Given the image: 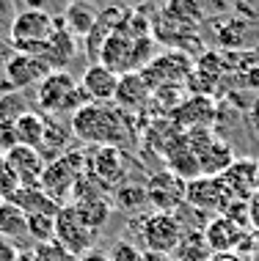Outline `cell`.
Segmentation results:
<instances>
[{
  "label": "cell",
  "mask_w": 259,
  "mask_h": 261,
  "mask_svg": "<svg viewBox=\"0 0 259 261\" xmlns=\"http://www.w3.org/2000/svg\"><path fill=\"white\" fill-rule=\"evenodd\" d=\"M213 250H209L207 239H204V231L201 228H193V231H185L174 250V261H209Z\"/></svg>",
  "instance_id": "26"
},
{
  "label": "cell",
  "mask_w": 259,
  "mask_h": 261,
  "mask_svg": "<svg viewBox=\"0 0 259 261\" xmlns=\"http://www.w3.org/2000/svg\"><path fill=\"white\" fill-rule=\"evenodd\" d=\"M185 140L191 146V151L199 157L201 176H221L237 160L232 146L215 135L213 129H191V132H185Z\"/></svg>",
  "instance_id": "6"
},
{
  "label": "cell",
  "mask_w": 259,
  "mask_h": 261,
  "mask_svg": "<svg viewBox=\"0 0 259 261\" xmlns=\"http://www.w3.org/2000/svg\"><path fill=\"white\" fill-rule=\"evenodd\" d=\"M149 99H152V91H149V86L144 83L141 72H138V74H122V77H119V88H116L113 105H116L122 113H127V116H132V113H141V110H146Z\"/></svg>",
  "instance_id": "18"
},
{
  "label": "cell",
  "mask_w": 259,
  "mask_h": 261,
  "mask_svg": "<svg viewBox=\"0 0 259 261\" xmlns=\"http://www.w3.org/2000/svg\"><path fill=\"white\" fill-rule=\"evenodd\" d=\"M0 237L11 239V242L28 237V217L11 201H3V198H0Z\"/></svg>",
  "instance_id": "27"
},
{
  "label": "cell",
  "mask_w": 259,
  "mask_h": 261,
  "mask_svg": "<svg viewBox=\"0 0 259 261\" xmlns=\"http://www.w3.org/2000/svg\"><path fill=\"white\" fill-rule=\"evenodd\" d=\"M223 187L234 201H251L259 193V165L256 157H237L226 171L221 173Z\"/></svg>",
  "instance_id": "12"
},
{
  "label": "cell",
  "mask_w": 259,
  "mask_h": 261,
  "mask_svg": "<svg viewBox=\"0 0 259 261\" xmlns=\"http://www.w3.org/2000/svg\"><path fill=\"white\" fill-rule=\"evenodd\" d=\"M86 176L94 179L105 193H113L127 181V154L113 146L86 149Z\"/></svg>",
  "instance_id": "7"
},
{
  "label": "cell",
  "mask_w": 259,
  "mask_h": 261,
  "mask_svg": "<svg viewBox=\"0 0 259 261\" xmlns=\"http://www.w3.org/2000/svg\"><path fill=\"white\" fill-rule=\"evenodd\" d=\"M182 138H185V129H182L174 118H166V116H157L144 132L146 146H149L152 151H157L160 157H166L174 146L182 143Z\"/></svg>",
  "instance_id": "20"
},
{
  "label": "cell",
  "mask_w": 259,
  "mask_h": 261,
  "mask_svg": "<svg viewBox=\"0 0 259 261\" xmlns=\"http://www.w3.org/2000/svg\"><path fill=\"white\" fill-rule=\"evenodd\" d=\"M248 206H251V228L259 231V193L248 201Z\"/></svg>",
  "instance_id": "39"
},
{
  "label": "cell",
  "mask_w": 259,
  "mask_h": 261,
  "mask_svg": "<svg viewBox=\"0 0 259 261\" xmlns=\"http://www.w3.org/2000/svg\"><path fill=\"white\" fill-rule=\"evenodd\" d=\"M75 53H78V39H75L72 33L66 31L64 22H61V17H58L55 33L50 36V41H47V44L41 47L39 58L44 61L47 66L53 69V72H64V66L75 58Z\"/></svg>",
  "instance_id": "19"
},
{
  "label": "cell",
  "mask_w": 259,
  "mask_h": 261,
  "mask_svg": "<svg viewBox=\"0 0 259 261\" xmlns=\"http://www.w3.org/2000/svg\"><path fill=\"white\" fill-rule=\"evenodd\" d=\"M11 203H14L19 212H22L25 217H31V215L55 217V215H58V209H61L58 203H55L41 187H19L17 193L11 195Z\"/></svg>",
  "instance_id": "21"
},
{
  "label": "cell",
  "mask_w": 259,
  "mask_h": 261,
  "mask_svg": "<svg viewBox=\"0 0 259 261\" xmlns=\"http://www.w3.org/2000/svg\"><path fill=\"white\" fill-rule=\"evenodd\" d=\"M33 261H78L69 250H64L58 242H41V245H33Z\"/></svg>",
  "instance_id": "32"
},
{
  "label": "cell",
  "mask_w": 259,
  "mask_h": 261,
  "mask_svg": "<svg viewBox=\"0 0 259 261\" xmlns=\"http://www.w3.org/2000/svg\"><path fill=\"white\" fill-rule=\"evenodd\" d=\"M50 72H53V69L47 66L39 55L11 53V58H9V83H11V91H28V88L36 91V86Z\"/></svg>",
  "instance_id": "15"
},
{
  "label": "cell",
  "mask_w": 259,
  "mask_h": 261,
  "mask_svg": "<svg viewBox=\"0 0 259 261\" xmlns=\"http://www.w3.org/2000/svg\"><path fill=\"white\" fill-rule=\"evenodd\" d=\"M94 239L97 231H91L86 223L78 217L75 206H61L58 215H55V242L64 250H69L75 258H80L83 253L94 250Z\"/></svg>",
  "instance_id": "9"
},
{
  "label": "cell",
  "mask_w": 259,
  "mask_h": 261,
  "mask_svg": "<svg viewBox=\"0 0 259 261\" xmlns=\"http://www.w3.org/2000/svg\"><path fill=\"white\" fill-rule=\"evenodd\" d=\"M116 88H119V74L110 72L108 66H102V63H88L80 77V91L86 96V102L110 105L116 96Z\"/></svg>",
  "instance_id": "14"
},
{
  "label": "cell",
  "mask_w": 259,
  "mask_h": 261,
  "mask_svg": "<svg viewBox=\"0 0 259 261\" xmlns=\"http://www.w3.org/2000/svg\"><path fill=\"white\" fill-rule=\"evenodd\" d=\"M78 261H110V256L108 253H102V250H88V253H83V256L78 258Z\"/></svg>",
  "instance_id": "40"
},
{
  "label": "cell",
  "mask_w": 259,
  "mask_h": 261,
  "mask_svg": "<svg viewBox=\"0 0 259 261\" xmlns=\"http://www.w3.org/2000/svg\"><path fill=\"white\" fill-rule=\"evenodd\" d=\"M97 17H100V11L94 9V6H86V3H72L64 9V17H61V22L69 33H72L75 39H86L91 31H94L97 25Z\"/></svg>",
  "instance_id": "24"
},
{
  "label": "cell",
  "mask_w": 259,
  "mask_h": 261,
  "mask_svg": "<svg viewBox=\"0 0 259 261\" xmlns=\"http://www.w3.org/2000/svg\"><path fill=\"white\" fill-rule=\"evenodd\" d=\"M28 239H33L36 245L53 242V239H55V217L31 215V217H28Z\"/></svg>",
  "instance_id": "30"
},
{
  "label": "cell",
  "mask_w": 259,
  "mask_h": 261,
  "mask_svg": "<svg viewBox=\"0 0 259 261\" xmlns=\"http://www.w3.org/2000/svg\"><path fill=\"white\" fill-rule=\"evenodd\" d=\"M185 185L179 176H174L171 171H157L146 179V198L149 206L163 215H177L179 206L185 203Z\"/></svg>",
  "instance_id": "11"
},
{
  "label": "cell",
  "mask_w": 259,
  "mask_h": 261,
  "mask_svg": "<svg viewBox=\"0 0 259 261\" xmlns=\"http://www.w3.org/2000/svg\"><path fill=\"white\" fill-rule=\"evenodd\" d=\"M110 195H113L116 206L124 212H141L149 203V198H146V185H132V181H124Z\"/></svg>",
  "instance_id": "28"
},
{
  "label": "cell",
  "mask_w": 259,
  "mask_h": 261,
  "mask_svg": "<svg viewBox=\"0 0 259 261\" xmlns=\"http://www.w3.org/2000/svg\"><path fill=\"white\" fill-rule=\"evenodd\" d=\"M69 206H75L78 217L91 231H100L102 225L110 220V212H113V203L108 201V195H88V198L72 201Z\"/></svg>",
  "instance_id": "22"
},
{
  "label": "cell",
  "mask_w": 259,
  "mask_h": 261,
  "mask_svg": "<svg viewBox=\"0 0 259 261\" xmlns=\"http://www.w3.org/2000/svg\"><path fill=\"white\" fill-rule=\"evenodd\" d=\"M14 17H17V9H14L11 3H0V41L11 33Z\"/></svg>",
  "instance_id": "36"
},
{
  "label": "cell",
  "mask_w": 259,
  "mask_h": 261,
  "mask_svg": "<svg viewBox=\"0 0 259 261\" xmlns=\"http://www.w3.org/2000/svg\"><path fill=\"white\" fill-rule=\"evenodd\" d=\"M204 239L209 245V250L213 253H237L243 248V242H246V231H240L232 220H226L223 215H215L209 217V220L204 223Z\"/></svg>",
  "instance_id": "17"
},
{
  "label": "cell",
  "mask_w": 259,
  "mask_h": 261,
  "mask_svg": "<svg viewBox=\"0 0 259 261\" xmlns=\"http://www.w3.org/2000/svg\"><path fill=\"white\" fill-rule=\"evenodd\" d=\"M193 63L196 61L185 50L174 47V50L157 53L155 61L141 72V77H144L146 86H149V91H157L163 86H185L187 77L193 74Z\"/></svg>",
  "instance_id": "8"
},
{
  "label": "cell",
  "mask_w": 259,
  "mask_h": 261,
  "mask_svg": "<svg viewBox=\"0 0 259 261\" xmlns=\"http://www.w3.org/2000/svg\"><path fill=\"white\" fill-rule=\"evenodd\" d=\"M33 102H36V110L47 118H58V116H75L83 105H86V96L80 91V80H75V74L64 72H50L44 80L33 91Z\"/></svg>",
  "instance_id": "2"
},
{
  "label": "cell",
  "mask_w": 259,
  "mask_h": 261,
  "mask_svg": "<svg viewBox=\"0 0 259 261\" xmlns=\"http://www.w3.org/2000/svg\"><path fill=\"white\" fill-rule=\"evenodd\" d=\"M44 126H47V116H41L39 110H28L25 116H19L14 121V132H17L19 146H28V149L39 151L41 138H44Z\"/></svg>",
  "instance_id": "25"
},
{
  "label": "cell",
  "mask_w": 259,
  "mask_h": 261,
  "mask_svg": "<svg viewBox=\"0 0 259 261\" xmlns=\"http://www.w3.org/2000/svg\"><path fill=\"white\" fill-rule=\"evenodd\" d=\"M19 190V181L14 179V173L9 171V165H6V157L0 154V198L3 201H11V195Z\"/></svg>",
  "instance_id": "34"
},
{
  "label": "cell",
  "mask_w": 259,
  "mask_h": 261,
  "mask_svg": "<svg viewBox=\"0 0 259 261\" xmlns=\"http://www.w3.org/2000/svg\"><path fill=\"white\" fill-rule=\"evenodd\" d=\"M223 217H226V220H232L237 228L240 231H254L251 228V206H248V201H229V206L221 212Z\"/></svg>",
  "instance_id": "31"
},
{
  "label": "cell",
  "mask_w": 259,
  "mask_h": 261,
  "mask_svg": "<svg viewBox=\"0 0 259 261\" xmlns=\"http://www.w3.org/2000/svg\"><path fill=\"white\" fill-rule=\"evenodd\" d=\"M72 135L86 143L88 149L97 146H113L124 149L132 140V121L127 113H122L116 105H94L86 102L83 108L72 116Z\"/></svg>",
  "instance_id": "1"
},
{
  "label": "cell",
  "mask_w": 259,
  "mask_h": 261,
  "mask_svg": "<svg viewBox=\"0 0 259 261\" xmlns=\"http://www.w3.org/2000/svg\"><path fill=\"white\" fill-rule=\"evenodd\" d=\"M209 261H246V258H243L240 253H213Z\"/></svg>",
  "instance_id": "41"
},
{
  "label": "cell",
  "mask_w": 259,
  "mask_h": 261,
  "mask_svg": "<svg viewBox=\"0 0 259 261\" xmlns=\"http://www.w3.org/2000/svg\"><path fill=\"white\" fill-rule=\"evenodd\" d=\"M108 256H110V261H141L144 250H138V245L130 242V239H119Z\"/></svg>",
  "instance_id": "33"
},
{
  "label": "cell",
  "mask_w": 259,
  "mask_h": 261,
  "mask_svg": "<svg viewBox=\"0 0 259 261\" xmlns=\"http://www.w3.org/2000/svg\"><path fill=\"white\" fill-rule=\"evenodd\" d=\"M28 110H33V108L28 105L25 91H11V94H3V96H0V121L14 124L19 116H25Z\"/></svg>",
  "instance_id": "29"
},
{
  "label": "cell",
  "mask_w": 259,
  "mask_h": 261,
  "mask_svg": "<svg viewBox=\"0 0 259 261\" xmlns=\"http://www.w3.org/2000/svg\"><path fill=\"white\" fill-rule=\"evenodd\" d=\"M6 165H9V171L14 173V179L19 181V187H39L47 162L36 149L17 146L14 151L6 154Z\"/></svg>",
  "instance_id": "16"
},
{
  "label": "cell",
  "mask_w": 259,
  "mask_h": 261,
  "mask_svg": "<svg viewBox=\"0 0 259 261\" xmlns=\"http://www.w3.org/2000/svg\"><path fill=\"white\" fill-rule=\"evenodd\" d=\"M83 176H86V151L69 149L64 157L47 162L39 187L44 190L58 206H66V203L72 201V193H75V187H78V181Z\"/></svg>",
  "instance_id": "4"
},
{
  "label": "cell",
  "mask_w": 259,
  "mask_h": 261,
  "mask_svg": "<svg viewBox=\"0 0 259 261\" xmlns=\"http://www.w3.org/2000/svg\"><path fill=\"white\" fill-rule=\"evenodd\" d=\"M256 165H259V154H256Z\"/></svg>",
  "instance_id": "43"
},
{
  "label": "cell",
  "mask_w": 259,
  "mask_h": 261,
  "mask_svg": "<svg viewBox=\"0 0 259 261\" xmlns=\"http://www.w3.org/2000/svg\"><path fill=\"white\" fill-rule=\"evenodd\" d=\"M9 58L11 53H6L0 47V96L3 94H11V83H9Z\"/></svg>",
  "instance_id": "37"
},
{
  "label": "cell",
  "mask_w": 259,
  "mask_h": 261,
  "mask_svg": "<svg viewBox=\"0 0 259 261\" xmlns=\"http://www.w3.org/2000/svg\"><path fill=\"white\" fill-rule=\"evenodd\" d=\"M169 118H174L185 132L191 129H213V121L218 118V105L213 96H191L171 113Z\"/></svg>",
  "instance_id": "13"
},
{
  "label": "cell",
  "mask_w": 259,
  "mask_h": 261,
  "mask_svg": "<svg viewBox=\"0 0 259 261\" xmlns=\"http://www.w3.org/2000/svg\"><path fill=\"white\" fill-rule=\"evenodd\" d=\"M138 239H141L146 253H163V256H174L182 234L179 217L177 215H163V212H149V215H141L135 223Z\"/></svg>",
  "instance_id": "5"
},
{
  "label": "cell",
  "mask_w": 259,
  "mask_h": 261,
  "mask_svg": "<svg viewBox=\"0 0 259 261\" xmlns=\"http://www.w3.org/2000/svg\"><path fill=\"white\" fill-rule=\"evenodd\" d=\"M229 201H234L229 195V190L223 187L221 176H199V179H191L185 185V203L193 206L201 215H221L223 209L229 206Z\"/></svg>",
  "instance_id": "10"
},
{
  "label": "cell",
  "mask_w": 259,
  "mask_h": 261,
  "mask_svg": "<svg viewBox=\"0 0 259 261\" xmlns=\"http://www.w3.org/2000/svg\"><path fill=\"white\" fill-rule=\"evenodd\" d=\"M166 171H171L174 176H179L182 181H191V179H199L201 176V168H199V157L191 151V146H187V140L182 138V143H177L174 149L166 154Z\"/></svg>",
  "instance_id": "23"
},
{
  "label": "cell",
  "mask_w": 259,
  "mask_h": 261,
  "mask_svg": "<svg viewBox=\"0 0 259 261\" xmlns=\"http://www.w3.org/2000/svg\"><path fill=\"white\" fill-rule=\"evenodd\" d=\"M58 17H53L50 11L39 9V6H28L19 9L14 17L9 41L14 44V53H28V55H39L41 47L50 41V36L55 33Z\"/></svg>",
  "instance_id": "3"
},
{
  "label": "cell",
  "mask_w": 259,
  "mask_h": 261,
  "mask_svg": "<svg viewBox=\"0 0 259 261\" xmlns=\"http://www.w3.org/2000/svg\"><path fill=\"white\" fill-rule=\"evenodd\" d=\"M141 261H174V258H171V256H163V253H146V250H144Z\"/></svg>",
  "instance_id": "42"
},
{
  "label": "cell",
  "mask_w": 259,
  "mask_h": 261,
  "mask_svg": "<svg viewBox=\"0 0 259 261\" xmlns=\"http://www.w3.org/2000/svg\"><path fill=\"white\" fill-rule=\"evenodd\" d=\"M19 146V140H17V132H14V124H9V121H0V154H9V151H14Z\"/></svg>",
  "instance_id": "35"
},
{
  "label": "cell",
  "mask_w": 259,
  "mask_h": 261,
  "mask_svg": "<svg viewBox=\"0 0 259 261\" xmlns=\"http://www.w3.org/2000/svg\"><path fill=\"white\" fill-rule=\"evenodd\" d=\"M19 258V248L11 242V239L0 237V261H17Z\"/></svg>",
  "instance_id": "38"
}]
</instances>
